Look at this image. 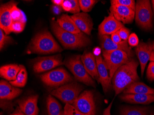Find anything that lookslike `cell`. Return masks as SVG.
Masks as SVG:
<instances>
[{"instance_id":"31","label":"cell","mask_w":154,"mask_h":115,"mask_svg":"<svg viewBox=\"0 0 154 115\" xmlns=\"http://www.w3.org/2000/svg\"><path fill=\"white\" fill-rule=\"evenodd\" d=\"M111 5H119L128 7L135 12L136 2L134 0H111Z\"/></svg>"},{"instance_id":"45","label":"cell","mask_w":154,"mask_h":115,"mask_svg":"<svg viewBox=\"0 0 154 115\" xmlns=\"http://www.w3.org/2000/svg\"><path fill=\"white\" fill-rule=\"evenodd\" d=\"M150 115H154V113H151V114H150Z\"/></svg>"},{"instance_id":"37","label":"cell","mask_w":154,"mask_h":115,"mask_svg":"<svg viewBox=\"0 0 154 115\" xmlns=\"http://www.w3.org/2000/svg\"><path fill=\"white\" fill-rule=\"evenodd\" d=\"M128 42L130 46L132 47L137 46L139 43V39L137 35L135 33L131 34L128 39Z\"/></svg>"},{"instance_id":"33","label":"cell","mask_w":154,"mask_h":115,"mask_svg":"<svg viewBox=\"0 0 154 115\" xmlns=\"http://www.w3.org/2000/svg\"><path fill=\"white\" fill-rule=\"evenodd\" d=\"M26 23L20 22V21H14L12 22L10 27L11 32L19 33L24 31L26 26Z\"/></svg>"},{"instance_id":"42","label":"cell","mask_w":154,"mask_h":115,"mask_svg":"<svg viewBox=\"0 0 154 115\" xmlns=\"http://www.w3.org/2000/svg\"><path fill=\"white\" fill-rule=\"evenodd\" d=\"M10 115H26L24 113H23L22 111H21L20 109H18L16 110L14 113H12Z\"/></svg>"},{"instance_id":"9","label":"cell","mask_w":154,"mask_h":115,"mask_svg":"<svg viewBox=\"0 0 154 115\" xmlns=\"http://www.w3.org/2000/svg\"><path fill=\"white\" fill-rule=\"evenodd\" d=\"M73 107L85 115H95L96 105L94 94L90 90L83 92L76 99L73 104Z\"/></svg>"},{"instance_id":"26","label":"cell","mask_w":154,"mask_h":115,"mask_svg":"<svg viewBox=\"0 0 154 115\" xmlns=\"http://www.w3.org/2000/svg\"><path fill=\"white\" fill-rule=\"evenodd\" d=\"M20 71L19 72L17 77L15 80L14 81L9 82L14 87L18 88H22L24 87L27 81V72L26 67L24 65H20Z\"/></svg>"},{"instance_id":"30","label":"cell","mask_w":154,"mask_h":115,"mask_svg":"<svg viewBox=\"0 0 154 115\" xmlns=\"http://www.w3.org/2000/svg\"><path fill=\"white\" fill-rule=\"evenodd\" d=\"M95 0H79V6L80 9L84 13H88L92 10L93 7L98 2Z\"/></svg>"},{"instance_id":"13","label":"cell","mask_w":154,"mask_h":115,"mask_svg":"<svg viewBox=\"0 0 154 115\" xmlns=\"http://www.w3.org/2000/svg\"><path fill=\"white\" fill-rule=\"evenodd\" d=\"M109 10L115 18L123 24H131L135 18V12L128 7L119 5H111Z\"/></svg>"},{"instance_id":"40","label":"cell","mask_w":154,"mask_h":115,"mask_svg":"<svg viewBox=\"0 0 154 115\" xmlns=\"http://www.w3.org/2000/svg\"><path fill=\"white\" fill-rule=\"evenodd\" d=\"M63 1L64 0H52L51 1L54 4V5L60 6L61 7H62Z\"/></svg>"},{"instance_id":"29","label":"cell","mask_w":154,"mask_h":115,"mask_svg":"<svg viewBox=\"0 0 154 115\" xmlns=\"http://www.w3.org/2000/svg\"><path fill=\"white\" fill-rule=\"evenodd\" d=\"M10 13L13 22L20 21L26 23V19L25 14L20 9L18 8L17 5L14 6L11 8Z\"/></svg>"},{"instance_id":"7","label":"cell","mask_w":154,"mask_h":115,"mask_svg":"<svg viewBox=\"0 0 154 115\" xmlns=\"http://www.w3.org/2000/svg\"><path fill=\"white\" fill-rule=\"evenodd\" d=\"M83 89L82 86L78 83L71 82L53 90L51 94L66 104L72 105Z\"/></svg>"},{"instance_id":"14","label":"cell","mask_w":154,"mask_h":115,"mask_svg":"<svg viewBox=\"0 0 154 115\" xmlns=\"http://www.w3.org/2000/svg\"><path fill=\"white\" fill-rule=\"evenodd\" d=\"M96 59L99 76V83L102 85L104 92L106 93L112 88V81L108 72L109 70L103 59L101 55L96 56Z\"/></svg>"},{"instance_id":"6","label":"cell","mask_w":154,"mask_h":115,"mask_svg":"<svg viewBox=\"0 0 154 115\" xmlns=\"http://www.w3.org/2000/svg\"><path fill=\"white\" fill-rule=\"evenodd\" d=\"M152 17L153 12L150 1L137 0L135 15L137 24L143 30H150L153 28Z\"/></svg>"},{"instance_id":"12","label":"cell","mask_w":154,"mask_h":115,"mask_svg":"<svg viewBox=\"0 0 154 115\" xmlns=\"http://www.w3.org/2000/svg\"><path fill=\"white\" fill-rule=\"evenodd\" d=\"M100 44L103 50L111 51L114 50H121L127 53L131 57L133 55V52L129 46L127 41H123L120 44H116L112 40L110 35H99Z\"/></svg>"},{"instance_id":"38","label":"cell","mask_w":154,"mask_h":115,"mask_svg":"<svg viewBox=\"0 0 154 115\" xmlns=\"http://www.w3.org/2000/svg\"><path fill=\"white\" fill-rule=\"evenodd\" d=\"M111 38L112 40L116 44H120L123 41L121 38H120V35H119L117 32L112 34L111 35Z\"/></svg>"},{"instance_id":"27","label":"cell","mask_w":154,"mask_h":115,"mask_svg":"<svg viewBox=\"0 0 154 115\" xmlns=\"http://www.w3.org/2000/svg\"><path fill=\"white\" fill-rule=\"evenodd\" d=\"M147 107H125L121 110V115H149Z\"/></svg>"},{"instance_id":"20","label":"cell","mask_w":154,"mask_h":115,"mask_svg":"<svg viewBox=\"0 0 154 115\" xmlns=\"http://www.w3.org/2000/svg\"><path fill=\"white\" fill-rule=\"evenodd\" d=\"M120 98L122 101L136 104H148L154 102V95L123 93Z\"/></svg>"},{"instance_id":"35","label":"cell","mask_w":154,"mask_h":115,"mask_svg":"<svg viewBox=\"0 0 154 115\" xmlns=\"http://www.w3.org/2000/svg\"><path fill=\"white\" fill-rule=\"evenodd\" d=\"M117 32L120 35V38L122 40L127 41L128 39L129 35H130V31L127 28L125 27H123L120 29Z\"/></svg>"},{"instance_id":"34","label":"cell","mask_w":154,"mask_h":115,"mask_svg":"<svg viewBox=\"0 0 154 115\" xmlns=\"http://www.w3.org/2000/svg\"><path fill=\"white\" fill-rule=\"evenodd\" d=\"M64 111L67 115H85L77 110L71 104H66Z\"/></svg>"},{"instance_id":"1","label":"cell","mask_w":154,"mask_h":115,"mask_svg":"<svg viewBox=\"0 0 154 115\" xmlns=\"http://www.w3.org/2000/svg\"><path fill=\"white\" fill-rule=\"evenodd\" d=\"M138 65V61L131 59L117 70L112 79L116 96L123 92L131 84L139 81L140 78L137 72Z\"/></svg>"},{"instance_id":"23","label":"cell","mask_w":154,"mask_h":115,"mask_svg":"<svg viewBox=\"0 0 154 115\" xmlns=\"http://www.w3.org/2000/svg\"><path fill=\"white\" fill-rule=\"evenodd\" d=\"M20 69V65L17 64H9L3 65L0 68L1 77L10 82L14 81Z\"/></svg>"},{"instance_id":"41","label":"cell","mask_w":154,"mask_h":115,"mask_svg":"<svg viewBox=\"0 0 154 115\" xmlns=\"http://www.w3.org/2000/svg\"><path fill=\"white\" fill-rule=\"evenodd\" d=\"M112 103L113 102H112L111 103L110 105L108 106V107H107L106 109L105 110L104 112L103 113V115H110V109L111 108L112 104Z\"/></svg>"},{"instance_id":"32","label":"cell","mask_w":154,"mask_h":115,"mask_svg":"<svg viewBox=\"0 0 154 115\" xmlns=\"http://www.w3.org/2000/svg\"><path fill=\"white\" fill-rule=\"evenodd\" d=\"M14 42V40L10 36L5 34V32L0 29V49L2 50L4 47Z\"/></svg>"},{"instance_id":"25","label":"cell","mask_w":154,"mask_h":115,"mask_svg":"<svg viewBox=\"0 0 154 115\" xmlns=\"http://www.w3.org/2000/svg\"><path fill=\"white\" fill-rule=\"evenodd\" d=\"M47 107L48 115H62L64 112L60 104L51 95L47 98Z\"/></svg>"},{"instance_id":"4","label":"cell","mask_w":154,"mask_h":115,"mask_svg":"<svg viewBox=\"0 0 154 115\" xmlns=\"http://www.w3.org/2000/svg\"><path fill=\"white\" fill-rule=\"evenodd\" d=\"M76 80L87 86L96 87V83L92 77L87 72L81 59V55L70 57L64 62Z\"/></svg>"},{"instance_id":"5","label":"cell","mask_w":154,"mask_h":115,"mask_svg":"<svg viewBox=\"0 0 154 115\" xmlns=\"http://www.w3.org/2000/svg\"><path fill=\"white\" fill-rule=\"evenodd\" d=\"M103 59L109 71L111 80L117 70L125 64L128 63L131 57L125 52L121 50L107 51L103 50Z\"/></svg>"},{"instance_id":"15","label":"cell","mask_w":154,"mask_h":115,"mask_svg":"<svg viewBox=\"0 0 154 115\" xmlns=\"http://www.w3.org/2000/svg\"><path fill=\"white\" fill-rule=\"evenodd\" d=\"M18 2L15 1H10L5 4H2L0 8V28L2 29L6 35H9L11 33L10 27L13 22L11 18V8L15 5H17Z\"/></svg>"},{"instance_id":"19","label":"cell","mask_w":154,"mask_h":115,"mask_svg":"<svg viewBox=\"0 0 154 115\" xmlns=\"http://www.w3.org/2000/svg\"><path fill=\"white\" fill-rule=\"evenodd\" d=\"M81 59L89 75L92 77V78L97 80L99 83V76L98 74L97 62L95 55L91 53H85L83 55H81Z\"/></svg>"},{"instance_id":"10","label":"cell","mask_w":154,"mask_h":115,"mask_svg":"<svg viewBox=\"0 0 154 115\" xmlns=\"http://www.w3.org/2000/svg\"><path fill=\"white\" fill-rule=\"evenodd\" d=\"M136 54L140 65L141 74L143 76L149 61L154 62V42H140L135 48Z\"/></svg>"},{"instance_id":"8","label":"cell","mask_w":154,"mask_h":115,"mask_svg":"<svg viewBox=\"0 0 154 115\" xmlns=\"http://www.w3.org/2000/svg\"><path fill=\"white\" fill-rule=\"evenodd\" d=\"M42 81L50 87H60L72 82V77L64 69L60 67L52 70L40 76Z\"/></svg>"},{"instance_id":"43","label":"cell","mask_w":154,"mask_h":115,"mask_svg":"<svg viewBox=\"0 0 154 115\" xmlns=\"http://www.w3.org/2000/svg\"><path fill=\"white\" fill-rule=\"evenodd\" d=\"M151 3H152V9H153V13H154V0L151 1Z\"/></svg>"},{"instance_id":"16","label":"cell","mask_w":154,"mask_h":115,"mask_svg":"<svg viewBox=\"0 0 154 115\" xmlns=\"http://www.w3.org/2000/svg\"><path fill=\"white\" fill-rule=\"evenodd\" d=\"M124 26L123 24L118 21L110 13L109 16L105 17L98 26V33L99 35H111Z\"/></svg>"},{"instance_id":"11","label":"cell","mask_w":154,"mask_h":115,"mask_svg":"<svg viewBox=\"0 0 154 115\" xmlns=\"http://www.w3.org/2000/svg\"><path fill=\"white\" fill-rule=\"evenodd\" d=\"M62 56L60 54L38 57L33 61V70L36 73L44 72L62 65Z\"/></svg>"},{"instance_id":"17","label":"cell","mask_w":154,"mask_h":115,"mask_svg":"<svg viewBox=\"0 0 154 115\" xmlns=\"http://www.w3.org/2000/svg\"><path fill=\"white\" fill-rule=\"evenodd\" d=\"M38 96L35 95L19 99L17 101L19 109L26 115H38Z\"/></svg>"},{"instance_id":"44","label":"cell","mask_w":154,"mask_h":115,"mask_svg":"<svg viewBox=\"0 0 154 115\" xmlns=\"http://www.w3.org/2000/svg\"><path fill=\"white\" fill-rule=\"evenodd\" d=\"M62 115H66V114L65 113V112H64L63 113V114H62Z\"/></svg>"},{"instance_id":"24","label":"cell","mask_w":154,"mask_h":115,"mask_svg":"<svg viewBox=\"0 0 154 115\" xmlns=\"http://www.w3.org/2000/svg\"><path fill=\"white\" fill-rule=\"evenodd\" d=\"M57 22L64 30L73 34H79L81 31L77 27L71 16L64 14L57 19Z\"/></svg>"},{"instance_id":"2","label":"cell","mask_w":154,"mask_h":115,"mask_svg":"<svg viewBox=\"0 0 154 115\" xmlns=\"http://www.w3.org/2000/svg\"><path fill=\"white\" fill-rule=\"evenodd\" d=\"M62 51L61 47L47 30L39 32L35 35L27 49V53L29 54H48Z\"/></svg>"},{"instance_id":"36","label":"cell","mask_w":154,"mask_h":115,"mask_svg":"<svg viewBox=\"0 0 154 115\" xmlns=\"http://www.w3.org/2000/svg\"><path fill=\"white\" fill-rule=\"evenodd\" d=\"M146 77L150 82L154 81V62H150L148 66Z\"/></svg>"},{"instance_id":"21","label":"cell","mask_w":154,"mask_h":115,"mask_svg":"<svg viewBox=\"0 0 154 115\" xmlns=\"http://www.w3.org/2000/svg\"><path fill=\"white\" fill-rule=\"evenodd\" d=\"M22 90L14 87L10 83L2 80L0 82V98L1 99L12 100L21 95Z\"/></svg>"},{"instance_id":"28","label":"cell","mask_w":154,"mask_h":115,"mask_svg":"<svg viewBox=\"0 0 154 115\" xmlns=\"http://www.w3.org/2000/svg\"><path fill=\"white\" fill-rule=\"evenodd\" d=\"M62 8L65 11L72 14L80 13V8L79 1L77 0H65L64 1Z\"/></svg>"},{"instance_id":"3","label":"cell","mask_w":154,"mask_h":115,"mask_svg":"<svg viewBox=\"0 0 154 115\" xmlns=\"http://www.w3.org/2000/svg\"><path fill=\"white\" fill-rule=\"evenodd\" d=\"M52 30L55 37L66 49H74L88 46L91 43L90 38L81 32L73 34L64 30L54 20L51 22Z\"/></svg>"},{"instance_id":"39","label":"cell","mask_w":154,"mask_h":115,"mask_svg":"<svg viewBox=\"0 0 154 115\" xmlns=\"http://www.w3.org/2000/svg\"><path fill=\"white\" fill-rule=\"evenodd\" d=\"M51 9L54 14H57V15L60 14L62 12V8L60 6L54 5L52 6Z\"/></svg>"},{"instance_id":"18","label":"cell","mask_w":154,"mask_h":115,"mask_svg":"<svg viewBox=\"0 0 154 115\" xmlns=\"http://www.w3.org/2000/svg\"><path fill=\"white\" fill-rule=\"evenodd\" d=\"M71 17L81 32L88 35H91L93 29V21L87 13L84 12L78 13Z\"/></svg>"},{"instance_id":"22","label":"cell","mask_w":154,"mask_h":115,"mask_svg":"<svg viewBox=\"0 0 154 115\" xmlns=\"http://www.w3.org/2000/svg\"><path fill=\"white\" fill-rule=\"evenodd\" d=\"M123 93H137L144 95H154V89L140 82H136L129 86L123 92Z\"/></svg>"}]
</instances>
